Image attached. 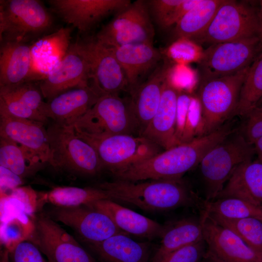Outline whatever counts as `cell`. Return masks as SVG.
<instances>
[{"label":"cell","mask_w":262,"mask_h":262,"mask_svg":"<svg viewBox=\"0 0 262 262\" xmlns=\"http://www.w3.org/2000/svg\"><path fill=\"white\" fill-rule=\"evenodd\" d=\"M232 131V127L225 124L213 132L165 150L113 175L118 180L129 182L181 179L196 169L206 153Z\"/></svg>","instance_id":"6da1fadb"},{"label":"cell","mask_w":262,"mask_h":262,"mask_svg":"<svg viewBox=\"0 0 262 262\" xmlns=\"http://www.w3.org/2000/svg\"><path fill=\"white\" fill-rule=\"evenodd\" d=\"M98 186L120 200L148 211H166L183 207L203 208L204 200L182 180H158L142 182L116 180Z\"/></svg>","instance_id":"7a4b0ae2"},{"label":"cell","mask_w":262,"mask_h":262,"mask_svg":"<svg viewBox=\"0 0 262 262\" xmlns=\"http://www.w3.org/2000/svg\"><path fill=\"white\" fill-rule=\"evenodd\" d=\"M255 154L239 128L216 145L203 156L198 169L204 200H214L236 169L251 161Z\"/></svg>","instance_id":"3957f363"},{"label":"cell","mask_w":262,"mask_h":262,"mask_svg":"<svg viewBox=\"0 0 262 262\" xmlns=\"http://www.w3.org/2000/svg\"><path fill=\"white\" fill-rule=\"evenodd\" d=\"M47 130L50 149L49 164L52 167L85 176H95L103 170L94 148L77 134L73 126L52 122Z\"/></svg>","instance_id":"277c9868"},{"label":"cell","mask_w":262,"mask_h":262,"mask_svg":"<svg viewBox=\"0 0 262 262\" xmlns=\"http://www.w3.org/2000/svg\"><path fill=\"white\" fill-rule=\"evenodd\" d=\"M262 37L258 7L249 1L225 0L206 29L191 40L209 45Z\"/></svg>","instance_id":"5b68a950"},{"label":"cell","mask_w":262,"mask_h":262,"mask_svg":"<svg viewBox=\"0 0 262 262\" xmlns=\"http://www.w3.org/2000/svg\"><path fill=\"white\" fill-rule=\"evenodd\" d=\"M249 67L199 84L196 96L202 108L205 134L217 130L235 116L242 86Z\"/></svg>","instance_id":"8992f818"},{"label":"cell","mask_w":262,"mask_h":262,"mask_svg":"<svg viewBox=\"0 0 262 262\" xmlns=\"http://www.w3.org/2000/svg\"><path fill=\"white\" fill-rule=\"evenodd\" d=\"M96 151L103 170L113 174L161 152V147L139 135L127 134L96 136L77 131Z\"/></svg>","instance_id":"52a82bcc"},{"label":"cell","mask_w":262,"mask_h":262,"mask_svg":"<svg viewBox=\"0 0 262 262\" xmlns=\"http://www.w3.org/2000/svg\"><path fill=\"white\" fill-rule=\"evenodd\" d=\"M73 126L77 131L96 136L138 134L131 98L118 94L101 96Z\"/></svg>","instance_id":"ba28073f"},{"label":"cell","mask_w":262,"mask_h":262,"mask_svg":"<svg viewBox=\"0 0 262 262\" xmlns=\"http://www.w3.org/2000/svg\"><path fill=\"white\" fill-rule=\"evenodd\" d=\"M53 25L51 15L40 1L0 0L1 42L27 43L48 32Z\"/></svg>","instance_id":"9c48e42d"},{"label":"cell","mask_w":262,"mask_h":262,"mask_svg":"<svg viewBox=\"0 0 262 262\" xmlns=\"http://www.w3.org/2000/svg\"><path fill=\"white\" fill-rule=\"evenodd\" d=\"M262 52V37L212 45L197 61L199 83L249 67Z\"/></svg>","instance_id":"30bf717a"},{"label":"cell","mask_w":262,"mask_h":262,"mask_svg":"<svg viewBox=\"0 0 262 262\" xmlns=\"http://www.w3.org/2000/svg\"><path fill=\"white\" fill-rule=\"evenodd\" d=\"M115 17L102 27L96 38L110 48L138 43H153L154 29L147 4L137 0L116 13Z\"/></svg>","instance_id":"8fae6325"},{"label":"cell","mask_w":262,"mask_h":262,"mask_svg":"<svg viewBox=\"0 0 262 262\" xmlns=\"http://www.w3.org/2000/svg\"><path fill=\"white\" fill-rule=\"evenodd\" d=\"M34 223V231L29 241L37 246L48 262H97L49 215H35Z\"/></svg>","instance_id":"7c38bea8"},{"label":"cell","mask_w":262,"mask_h":262,"mask_svg":"<svg viewBox=\"0 0 262 262\" xmlns=\"http://www.w3.org/2000/svg\"><path fill=\"white\" fill-rule=\"evenodd\" d=\"M75 44L88 64L90 84L101 96L118 94L128 87L124 71L111 48L96 37H88Z\"/></svg>","instance_id":"4fadbf2b"},{"label":"cell","mask_w":262,"mask_h":262,"mask_svg":"<svg viewBox=\"0 0 262 262\" xmlns=\"http://www.w3.org/2000/svg\"><path fill=\"white\" fill-rule=\"evenodd\" d=\"M48 215L70 227L86 244L100 242L116 234L129 235L119 229L107 214L86 205L54 206Z\"/></svg>","instance_id":"5bb4252c"},{"label":"cell","mask_w":262,"mask_h":262,"mask_svg":"<svg viewBox=\"0 0 262 262\" xmlns=\"http://www.w3.org/2000/svg\"><path fill=\"white\" fill-rule=\"evenodd\" d=\"M199 212L207 255L217 262H262V255L234 232L217 223L204 211Z\"/></svg>","instance_id":"9a60e30c"},{"label":"cell","mask_w":262,"mask_h":262,"mask_svg":"<svg viewBox=\"0 0 262 262\" xmlns=\"http://www.w3.org/2000/svg\"><path fill=\"white\" fill-rule=\"evenodd\" d=\"M52 11L80 33L90 31L104 17L129 5V0H49Z\"/></svg>","instance_id":"2e32d148"},{"label":"cell","mask_w":262,"mask_h":262,"mask_svg":"<svg viewBox=\"0 0 262 262\" xmlns=\"http://www.w3.org/2000/svg\"><path fill=\"white\" fill-rule=\"evenodd\" d=\"M88 64L76 44L48 75L39 82L44 98L47 101L74 88L89 85Z\"/></svg>","instance_id":"e0dca14e"},{"label":"cell","mask_w":262,"mask_h":262,"mask_svg":"<svg viewBox=\"0 0 262 262\" xmlns=\"http://www.w3.org/2000/svg\"><path fill=\"white\" fill-rule=\"evenodd\" d=\"M100 96L91 84L77 87L44 102L40 113L53 122L72 126L94 105Z\"/></svg>","instance_id":"ac0fdd59"},{"label":"cell","mask_w":262,"mask_h":262,"mask_svg":"<svg viewBox=\"0 0 262 262\" xmlns=\"http://www.w3.org/2000/svg\"><path fill=\"white\" fill-rule=\"evenodd\" d=\"M180 90L170 79L167 72L157 110L141 135L164 150L180 144L176 137V128Z\"/></svg>","instance_id":"d6986e66"},{"label":"cell","mask_w":262,"mask_h":262,"mask_svg":"<svg viewBox=\"0 0 262 262\" xmlns=\"http://www.w3.org/2000/svg\"><path fill=\"white\" fill-rule=\"evenodd\" d=\"M45 124L13 116L0 111V137L9 139L49 163L50 149Z\"/></svg>","instance_id":"ffe728a7"},{"label":"cell","mask_w":262,"mask_h":262,"mask_svg":"<svg viewBox=\"0 0 262 262\" xmlns=\"http://www.w3.org/2000/svg\"><path fill=\"white\" fill-rule=\"evenodd\" d=\"M110 48L124 71L130 93L142 83V79L149 72L156 68L162 59V53L153 43H138Z\"/></svg>","instance_id":"44dd1931"},{"label":"cell","mask_w":262,"mask_h":262,"mask_svg":"<svg viewBox=\"0 0 262 262\" xmlns=\"http://www.w3.org/2000/svg\"><path fill=\"white\" fill-rule=\"evenodd\" d=\"M169 68L166 63L158 66L146 81L131 93L132 109L139 136L147 128L157 110Z\"/></svg>","instance_id":"7402d4cb"},{"label":"cell","mask_w":262,"mask_h":262,"mask_svg":"<svg viewBox=\"0 0 262 262\" xmlns=\"http://www.w3.org/2000/svg\"><path fill=\"white\" fill-rule=\"evenodd\" d=\"M86 206L107 214L119 229L129 235L151 240L161 238L166 229V225H162L112 200H100Z\"/></svg>","instance_id":"603a6c76"},{"label":"cell","mask_w":262,"mask_h":262,"mask_svg":"<svg viewBox=\"0 0 262 262\" xmlns=\"http://www.w3.org/2000/svg\"><path fill=\"white\" fill-rule=\"evenodd\" d=\"M228 197L262 206V161L252 160L236 169L215 199Z\"/></svg>","instance_id":"cb8c5ba5"},{"label":"cell","mask_w":262,"mask_h":262,"mask_svg":"<svg viewBox=\"0 0 262 262\" xmlns=\"http://www.w3.org/2000/svg\"><path fill=\"white\" fill-rule=\"evenodd\" d=\"M31 49L26 42L3 41L0 49V87L29 81Z\"/></svg>","instance_id":"d4e9b609"},{"label":"cell","mask_w":262,"mask_h":262,"mask_svg":"<svg viewBox=\"0 0 262 262\" xmlns=\"http://www.w3.org/2000/svg\"><path fill=\"white\" fill-rule=\"evenodd\" d=\"M128 236L116 234L87 245L101 262H149V244L136 242Z\"/></svg>","instance_id":"484cf974"},{"label":"cell","mask_w":262,"mask_h":262,"mask_svg":"<svg viewBox=\"0 0 262 262\" xmlns=\"http://www.w3.org/2000/svg\"><path fill=\"white\" fill-rule=\"evenodd\" d=\"M166 226L160 245L152 258V262H161L170 253L204 240L200 214L197 218L181 219Z\"/></svg>","instance_id":"4316f807"},{"label":"cell","mask_w":262,"mask_h":262,"mask_svg":"<svg viewBox=\"0 0 262 262\" xmlns=\"http://www.w3.org/2000/svg\"><path fill=\"white\" fill-rule=\"evenodd\" d=\"M205 134L199 100L196 96L180 90L177 105L176 137L180 144Z\"/></svg>","instance_id":"83f0119b"},{"label":"cell","mask_w":262,"mask_h":262,"mask_svg":"<svg viewBox=\"0 0 262 262\" xmlns=\"http://www.w3.org/2000/svg\"><path fill=\"white\" fill-rule=\"evenodd\" d=\"M225 0H200L199 2L175 25L176 39H193L209 25L220 6Z\"/></svg>","instance_id":"f1b7e54d"},{"label":"cell","mask_w":262,"mask_h":262,"mask_svg":"<svg viewBox=\"0 0 262 262\" xmlns=\"http://www.w3.org/2000/svg\"><path fill=\"white\" fill-rule=\"evenodd\" d=\"M43 164L37 156L26 148L0 137V166L24 179L33 175Z\"/></svg>","instance_id":"f546056e"},{"label":"cell","mask_w":262,"mask_h":262,"mask_svg":"<svg viewBox=\"0 0 262 262\" xmlns=\"http://www.w3.org/2000/svg\"><path fill=\"white\" fill-rule=\"evenodd\" d=\"M44 195L46 203L57 207L88 205L102 199L113 200L109 191L98 186L84 188L58 186Z\"/></svg>","instance_id":"4dcf8cb0"},{"label":"cell","mask_w":262,"mask_h":262,"mask_svg":"<svg viewBox=\"0 0 262 262\" xmlns=\"http://www.w3.org/2000/svg\"><path fill=\"white\" fill-rule=\"evenodd\" d=\"M46 203L44 193H38L30 186H20L0 196V222L16 212L33 216Z\"/></svg>","instance_id":"1f68e13d"},{"label":"cell","mask_w":262,"mask_h":262,"mask_svg":"<svg viewBox=\"0 0 262 262\" xmlns=\"http://www.w3.org/2000/svg\"><path fill=\"white\" fill-rule=\"evenodd\" d=\"M35 217L16 212L0 223V242L10 252L22 242L29 241L35 229Z\"/></svg>","instance_id":"d6a6232c"},{"label":"cell","mask_w":262,"mask_h":262,"mask_svg":"<svg viewBox=\"0 0 262 262\" xmlns=\"http://www.w3.org/2000/svg\"><path fill=\"white\" fill-rule=\"evenodd\" d=\"M262 98V52L250 66L244 81L235 116L246 117Z\"/></svg>","instance_id":"836d02e7"},{"label":"cell","mask_w":262,"mask_h":262,"mask_svg":"<svg viewBox=\"0 0 262 262\" xmlns=\"http://www.w3.org/2000/svg\"><path fill=\"white\" fill-rule=\"evenodd\" d=\"M202 210L226 218L254 217L262 220V206L235 197L204 201Z\"/></svg>","instance_id":"e575fe53"},{"label":"cell","mask_w":262,"mask_h":262,"mask_svg":"<svg viewBox=\"0 0 262 262\" xmlns=\"http://www.w3.org/2000/svg\"><path fill=\"white\" fill-rule=\"evenodd\" d=\"M207 213L217 223L232 231L249 246L262 255V220L254 217L226 218Z\"/></svg>","instance_id":"d590c367"},{"label":"cell","mask_w":262,"mask_h":262,"mask_svg":"<svg viewBox=\"0 0 262 262\" xmlns=\"http://www.w3.org/2000/svg\"><path fill=\"white\" fill-rule=\"evenodd\" d=\"M0 92L18 99L28 107L41 114L40 109L45 101L39 83L37 84L29 81L12 86L0 87Z\"/></svg>","instance_id":"8d00e7d4"},{"label":"cell","mask_w":262,"mask_h":262,"mask_svg":"<svg viewBox=\"0 0 262 262\" xmlns=\"http://www.w3.org/2000/svg\"><path fill=\"white\" fill-rule=\"evenodd\" d=\"M199 45L186 38L177 39L167 49L166 55L178 63L197 62L202 52Z\"/></svg>","instance_id":"74e56055"},{"label":"cell","mask_w":262,"mask_h":262,"mask_svg":"<svg viewBox=\"0 0 262 262\" xmlns=\"http://www.w3.org/2000/svg\"><path fill=\"white\" fill-rule=\"evenodd\" d=\"M0 111L13 116L27 119L46 124L49 119L39 113L33 110L18 99L0 92Z\"/></svg>","instance_id":"f35d334b"},{"label":"cell","mask_w":262,"mask_h":262,"mask_svg":"<svg viewBox=\"0 0 262 262\" xmlns=\"http://www.w3.org/2000/svg\"><path fill=\"white\" fill-rule=\"evenodd\" d=\"M206 249L203 240L170 253L161 262H199L206 255Z\"/></svg>","instance_id":"ab89813d"},{"label":"cell","mask_w":262,"mask_h":262,"mask_svg":"<svg viewBox=\"0 0 262 262\" xmlns=\"http://www.w3.org/2000/svg\"><path fill=\"white\" fill-rule=\"evenodd\" d=\"M245 117L239 129L247 142L253 145L262 137V107H255Z\"/></svg>","instance_id":"60d3db41"},{"label":"cell","mask_w":262,"mask_h":262,"mask_svg":"<svg viewBox=\"0 0 262 262\" xmlns=\"http://www.w3.org/2000/svg\"><path fill=\"white\" fill-rule=\"evenodd\" d=\"M9 262H48L36 245L30 241L21 243L9 252Z\"/></svg>","instance_id":"b9f144b4"},{"label":"cell","mask_w":262,"mask_h":262,"mask_svg":"<svg viewBox=\"0 0 262 262\" xmlns=\"http://www.w3.org/2000/svg\"><path fill=\"white\" fill-rule=\"evenodd\" d=\"M183 0H152L148 2L149 11L161 27L167 17Z\"/></svg>","instance_id":"7bdbcfd3"},{"label":"cell","mask_w":262,"mask_h":262,"mask_svg":"<svg viewBox=\"0 0 262 262\" xmlns=\"http://www.w3.org/2000/svg\"><path fill=\"white\" fill-rule=\"evenodd\" d=\"M0 196L6 195L12 190L21 186L23 179L9 169L0 166Z\"/></svg>","instance_id":"ee69618b"},{"label":"cell","mask_w":262,"mask_h":262,"mask_svg":"<svg viewBox=\"0 0 262 262\" xmlns=\"http://www.w3.org/2000/svg\"><path fill=\"white\" fill-rule=\"evenodd\" d=\"M200 0H183L177 6L163 23L162 27L166 28L176 25L186 14L194 7Z\"/></svg>","instance_id":"f6af8a7d"},{"label":"cell","mask_w":262,"mask_h":262,"mask_svg":"<svg viewBox=\"0 0 262 262\" xmlns=\"http://www.w3.org/2000/svg\"><path fill=\"white\" fill-rule=\"evenodd\" d=\"M253 145L257 159L262 161V137L256 140Z\"/></svg>","instance_id":"bcb514c9"},{"label":"cell","mask_w":262,"mask_h":262,"mask_svg":"<svg viewBox=\"0 0 262 262\" xmlns=\"http://www.w3.org/2000/svg\"><path fill=\"white\" fill-rule=\"evenodd\" d=\"M0 262H9V251L5 248L0 252Z\"/></svg>","instance_id":"7dc6e473"},{"label":"cell","mask_w":262,"mask_h":262,"mask_svg":"<svg viewBox=\"0 0 262 262\" xmlns=\"http://www.w3.org/2000/svg\"><path fill=\"white\" fill-rule=\"evenodd\" d=\"M258 15L262 29V0H260L259 1V5L258 6Z\"/></svg>","instance_id":"c3c4849f"},{"label":"cell","mask_w":262,"mask_h":262,"mask_svg":"<svg viewBox=\"0 0 262 262\" xmlns=\"http://www.w3.org/2000/svg\"><path fill=\"white\" fill-rule=\"evenodd\" d=\"M199 262H217L210 256L206 255Z\"/></svg>","instance_id":"681fc988"},{"label":"cell","mask_w":262,"mask_h":262,"mask_svg":"<svg viewBox=\"0 0 262 262\" xmlns=\"http://www.w3.org/2000/svg\"><path fill=\"white\" fill-rule=\"evenodd\" d=\"M256 107H262V98L259 101V102L257 104Z\"/></svg>","instance_id":"f907efd6"}]
</instances>
